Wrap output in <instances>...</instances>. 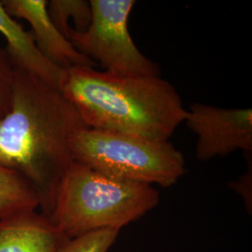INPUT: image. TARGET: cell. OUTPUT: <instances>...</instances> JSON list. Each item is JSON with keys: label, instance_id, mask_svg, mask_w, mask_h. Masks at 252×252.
<instances>
[{"label": "cell", "instance_id": "1", "mask_svg": "<svg viewBox=\"0 0 252 252\" xmlns=\"http://www.w3.org/2000/svg\"><path fill=\"white\" fill-rule=\"evenodd\" d=\"M85 127L58 88L14 68L11 108L0 121V165L27 180L46 216L51 215L56 189L73 162L71 137Z\"/></svg>", "mask_w": 252, "mask_h": 252}, {"label": "cell", "instance_id": "2", "mask_svg": "<svg viewBox=\"0 0 252 252\" xmlns=\"http://www.w3.org/2000/svg\"><path fill=\"white\" fill-rule=\"evenodd\" d=\"M58 89L88 128L168 141L187 109L160 76L122 75L92 66L63 69Z\"/></svg>", "mask_w": 252, "mask_h": 252}, {"label": "cell", "instance_id": "3", "mask_svg": "<svg viewBox=\"0 0 252 252\" xmlns=\"http://www.w3.org/2000/svg\"><path fill=\"white\" fill-rule=\"evenodd\" d=\"M160 193L152 185L111 178L79 162L63 174L50 215L68 239L117 230L157 207Z\"/></svg>", "mask_w": 252, "mask_h": 252}, {"label": "cell", "instance_id": "4", "mask_svg": "<svg viewBox=\"0 0 252 252\" xmlns=\"http://www.w3.org/2000/svg\"><path fill=\"white\" fill-rule=\"evenodd\" d=\"M74 162L119 180L167 188L184 176L185 159L171 142L82 128L70 140Z\"/></svg>", "mask_w": 252, "mask_h": 252}, {"label": "cell", "instance_id": "5", "mask_svg": "<svg viewBox=\"0 0 252 252\" xmlns=\"http://www.w3.org/2000/svg\"><path fill=\"white\" fill-rule=\"evenodd\" d=\"M92 21L83 32L70 30L73 46L105 71L160 76L157 63L146 57L132 38L128 21L135 0H90Z\"/></svg>", "mask_w": 252, "mask_h": 252}, {"label": "cell", "instance_id": "6", "mask_svg": "<svg viewBox=\"0 0 252 252\" xmlns=\"http://www.w3.org/2000/svg\"><path fill=\"white\" fill-rule=\"evenodd\" d=\"M183 123L197 135L195 157L201 162L239 150L252 153V108H221L193 103Z\"/></svg>", "mask_w": 252, "mask_h": 252}, {"label": "cell", "instance_id": "7", "mask_svg": "<svg viewBox=\"0 0 252 252\" xmlns=\"http://www.w3.org/2000/svg\"><path fill=\"white\" fill-rule=\"evenodd\" d=\"M0 2L11 17L27 21L32 28L30 33L38 50L62 70L72 66L94 67L95 65L55 27L48 14L46 0H2Z\"/></svg>", "mask_w": 252, "mask_h": 252}, {"label": "cell", "instance_id": "8", "mask_svg": "<svg viewBox=\"0 0 252 252\" xmlns=\"http://www.w3.org/2000/svg\"><path fill=\"white\" fill-rule=\"evenodd\" d=\"M69 240L36 210L0 220V252H61Z\"/></svg>", "mask_w": 252, "mask_h": 252}, {"label": "cell", "instance_id": "9", "mask_svg": "<svg viewBox=\"0 0 252 252\" xmlns=\"http://www.w3.org/2000/svg\"><path fill=\"white\" fill-rule=\"evenodd\" d=\"M0 33L7 41L5 50L14 68L30 73L53 87H59L63 70L41 54L32 34L9 15L1 2Z\"/></svg>", "mask_w": 252, "mask_h": 252}, {"label": "cell", "instance_id": "10", "mask_svg": "<svg viewBox=\"0 0 252 252\" xmlns=\"http://www.w3.org/2000/svg\"><path fill=\"white\" fill-rule=\"evenodd\" d=\"M39 208L34 189L16 172L0 165V220Z\"/></svg>", "mask_w": 252, "mask_h": 252}, {"label": "cell", "instance_id": "11", "mask_svg": "<svg viewBox=\"0 0 252 252\" xmlns=\"http://www.w3.org/2000/svg\"><path fill=\"white\" fill-rule=\"evenodd\" d=\"M47 10L55 27L69 39L71 27L69 20L72 18V30L83 32L90 26L92 8L87 0H51L47 1Z\"/></svg>", "mask_w": 252, "mask_h": 252}, {"label": "cell", "instance_id": "12", "mask_svg": "<svg viewBox=\"0 0 252 252\" xmlns=\"http://www.w3.org/2000/svg\"><path fill=\"white\" fill-rule=\"evenodd\" d=\"M120 231L103 230L70 239L61 252H108Z\"/></svg>", "mask_w": 252, "mask_h": 252}, {"label": "cell", "instance_id": "13", "mask_svg": "<svg viewBox=\"0 0 252 252\" xmlns=\"http://www.w3.org/2000/svg\"><path fill=\"white\" fill-rule=\"evenodd\" d=\"M14 66L6 50L0 47V121L11 108Z\"/></svg>", "mask_w": 252, "mask_h": 252}, {"label": "cell", "instance_id": "14", "mask_svg": "<svg viewBox=\"0 0 252 252\" xmlns=\"http://www.w3.org/2000/svg\"><path fill=\"white\" fill-rule=\"evenodd\" d=\"M252 163L250 164V170L246 172L239 180L232 183V188L235 189L242 197L247 207H252Z\"/></svg>", "mask_w": 252, "mask_h": 252}]
</instances>
